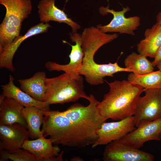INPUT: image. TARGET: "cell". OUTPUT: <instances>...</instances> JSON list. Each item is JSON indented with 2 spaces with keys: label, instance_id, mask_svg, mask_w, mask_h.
Instances as JSON below:
<instances>
[{
  "label": "cell",
  "instance_id": "obj_27",
  "mask_svg": "<svg viewBox=\"0 0 161 161\" xmlns=\"http://www.w3.org/2000/svg\"><path fill=\"white\" fill-rule=\"evenodd\" d=\"M157 66L158 69L159 70L161 71V60Z\"/></svg>",
  "mask_w": 161,
  "mask_h": 161
},
{
  "label": "cell",
  "instance_id": "obj_15",
  "mask_svg": "<svg viewBox=\"0 0 161 161\" xmlns=\"http://www.w3.org/2000/svg\"><path fill=\"white\" fill-rule=\"evenodd\" d=\"M55 0H41L38 5L40 21L48 23L50 21L65 23L71 27L72 32H76L80 29V25L69 18L64 11L55 4Z\"/></svg>",
  "mask_w": 161,
  "mask_h": 161
},
{
  "label": "cell",
  "instance_id": "obj_26",
  "mask_svg": "<svg viewBox=\"0 0 161 161\" xmlns=\"http://www.w3.org/2000/svg\"><path fill=\"white\" fill-rule=\"evenodd\" d=\"M71 161H83V159L81 157H75L72 158L70 160Z\"/></svg>",
  "mask_w": 161,
  "mask_h": 161
},
{
  "label": "cell",
  "instance_id": "obj_7",
  "mask_svg": "<svg viewBox=\"0 0 161 161\" xmlns=\"http://www.w3.org/2000/svg\"><path fill=\"white\" fill-rule=\"evenodd\" d=\"M106 145L103 154L104 161H153L154 160L153 154L120 140L113 141Z\"/></svg>",
  "mask_w": 161,
  "mask_h": 161
},
{
  "label": "cell",
  "instance_id": "obj_20",
  "mask_svg": "<svg viewBox=\"0 0 161 161\" xmlns=\"http://www.w3.org/2000/svg\"><path fill=\"white\" fill-rule=\"evenodd\" d=\"M44 111L35 106L24 107L22 110L30 137L32 140L38 138L42 134L40 127L43 123Z\"/></svg>",
  "mask_w": 161,
  "mask_h": 161
},
{
  "label": "cell",
  "instance_id": "obj_25",
  "mask_svg": "<svg viewBox=\"0 0 161 161\" xmlns=\"http://www.w3.org/2000/svg\"><path fill=\"white\" fill-rule=\"evenodd\" d=\"M157 23L161 25V11L159 12L156 16Z\"/></svg>",
  "mask_w": 161,
  "mask_h": 161
},
{
  "label": "cell",
  "instance_id": "obj_19",
  "mask_svg": "<svg viewBox=\"0 0 161 161\" xmlns=\"http://www.w3.org/2000/svg\"><path fill=\"white\" fill-rule=\"evenodd\" d=\"M46 78L45 73L39 71L30 78L17 80L23 91L35 100L43 102L47 89L45 83Z\"/></svg>",
  "mask_w": 161,
  "mask_h": 161
},
{
  "label": "cell",
  "instance_id": "obj_24",
  "mask_svg": "<svg viewBox=\"0 0 161 161\" xmlns=\"http://www.w3.org/2000/svg\"><path fill=\"white\" fill-rule=\"evenodd\" d=\"M154 58V60L152 63L153 66L155 67L161 60V46L157 51Z\"/></svg>",
  "mask_w": 161,
  "mask_h": 161
},
{
  "label": "cell",
  "instance_id": "obj_9",
  "mask_svg": "<svg viewBox=\"0 0 161 161\" xmlns=\"http://www.w3.org/2000/svg\"><path fill=\"white\" fill-rule=\"evenodd\" d=\"M133 116L117 122H104L97 131L98 138L92 145V148L107 145L115 140H120L135 129Z\"/></svg>",
  "mask_w": 161,
  "mask_h": 161
},
{
  "label": "cell",
  "instance_id": "obj_10",
  "mask_svg": "<svg viewBox=\"0 0 161 161\" xmlns=\"http://www.w3.org/2000/svg\"><path fill=\"white\" fill-rule=\"evenodd\" d=\"M72 42L75 43V45H72L66 41L63 40L64 43H66L72 47V49L69 55L70 61L68 64L62 65L52 61H48L45 64L46 69L49 71H62L70 75L76 76L80 75L83 67L84 53L82 47L81 35L76 32L69 33Z\"/></svg>",
  "mask_w": 161,
  "mask_h": 161
},
{
  "label": "cell",
  "instance_id": "obj_12",
  "mask_svg": "<svg viewBox=\"0 0 161 161\" xmlns=\"http://www.w3.org/2000/svg\"><path fill=\"white\" fill-rule=\"evenodd\" d=\"M136 128L120 140L139 149L147 141L161 140V118L143 123Z\"/></svg>",
  "mask_w": 161,
  "mask_h": 161
},
{
  "label": "cell",
  "instance_id": "obj_18",
  "mask_svg": "<svg viewBox=\"0 0 161 161\" xmlns=\"http://www.w3.org/2000/svg\"><path fill=\"white\" fill-rule=\"evenodd\" d=\"M144 36L137 45L138 52L146 57L154 58L161 46V25L156 23L151 28L146 29Z\"/></svg>",
  "mask_w": 161,
  "mask_h": 161
},
{
  "label": "cell",
  "instance_id": "obj_13",
  "mask_svg": "<svg viewBox=\"0 0 161 161\" xmlns=\"http://www.w3.org/2000/svg\"><path fill=\"white\" fill-rule=\"evenodd\" d=\"M42 134L38 138L24 143L22 148L36 156L39 161H63L64 151L61 152L57 145H53L49 139H46Z\"/></svg>",
  "mask_w": 161,
  "mask_h": 161
},
{
  "label": "cell",
  "instance_id": "obj_4",
  "mask_svg": "<svg viewBox=\"0 0 161 161\" xmlns=\"http://www.w3.org/2000/svg\"><path fill=\"white\" fill-rule=\"evenodd\" d=\"M6 9L0 25V52L20 35L22 24L32 11L30 0H0Z\"/></svg>",
  "mask_w": 161,
  "mask_h": 161
},
{
  "label": "cell",
  "instance_id": "obj_11",
  "mask_svg": "<svg viewBox=\"0 0 161 161\" xmlns=\"http://www.w3.org/2000/svg\"><path fill=\"white\" fill-rule=\"evenodd\" d=\"M27 129L18 123L0 124V150H5L13 153L22 148L24 142L30 138Z\"/></svg>",
  "mask_w": 161,
  "mask_h": 161
},
{
  "label": "cell",
  "instance_id": "obj_23",
  "mask_svg": "<svg viewBox=\"0 0 161 161\" xmlns=\"http://www.w3.org/2000/svg\"><path fill=\"white\" fill-rule=\"evenodd\" d=\"M21 149L13 153H10L5 150H0V161L10 160L14 161H39L35 155Z\"/></svg>",
  "mask_w": 161,
  "mask_h": 161
},
{
  "label": "cell",
  "instance_id": "obj_17",
  "mask_svg": "<svg viewBox=\"0 0 161 161\" xmlns=\"http://www.w3.org/2000/svg\"><path fill=\"white\" fill-rule=\"evenodd\" d=\"M0 124L18 123L27 129L26 122L22 113L24 107L23 106L13 99L6 97L0 103Z\"/></svg>",
  "mask_w": 161,
  "mask_h": 161
},
{
  "label": "cell",
  "instance_id": "obj_22",
  "mask_svg": "<svg viewBox=\"0 0 161 161\" xmlns=\"http://www.w3.org/2000/svg\"><path fill=\"white\" fill-rule=\"evenodd\" d=\"M127 79L131 83L145 89H161V71L159 70L141 75L131 72Z\"/></svg>",
  "mask_w": 161,
  "mask_h": 161
},
{
  "label": "cell",
  "instance_id": "obj_1",
  "mask_svg": "<svg viewBox=\"0 0 161 161\" xmlns=\"http://www.w3.org/2000/svg\"><path fill=\"white\" fill-rule=\"evenodd\" d=\"M107 83L109 91L97 107L100 115L106 120H119L133 116L137 102L145 89L128 80Z\"/></svg>",
  "mask_w": 161,
  "mask_h": 161
},
{
  "label": "cell",
  "instance_id": "obj_3",
  "mask_svg": "<svg viewBox=\"0 0 161 161\" xmlns=\"http://www.w3.org/2000/svg\"><path fill=\"white\" fill-rule=\"evenodd\" d=\"M41 131L53 144L78 148H84L82 139L70 120L59 111H44Z\"/></svg>",
  "mask_w": 161,
  "mask_h": 161
},
{
  "label": "cell",
  "instance_id": "obj_5",
  "mask_svg": "<svg viewBox=\"0 0 161 161\" xmlns=\"http://www.w3.org/2000/svg\"><path fill=\"white\" fill-rule=\"evenodd\" d=\"M138 99L133 116L136 127L146 122L161 118V89H145Z\"/></svg>",
  "mask_w": 161,
  "mask_h": 161
},
{
  "label": "cell",
  "instance_id": "obj_2",
  "mask_svg": "<svg viewBox=\"0 0 161 161\" xmlns=\"http://www.w3.org/2000/svg\"><path fill=\"white\" fill-rule=\"evenodd\" d=\"M47 91L44 102L49 106L75 102L80 98L88 100L84 91L83 79L81 75H70L64 73L58 76L47 78Z\"/></svg>",
  "mask_w": 161,
  "mask_h": 161
},
{
  "label": "cell",
  "instance_id": "obj_16",
  "mask_svg": "<svg viewBox=\"0 0 161 161\" xmlns=\"http://www.w3.org/2000/svg\"><path fill=\"white\" fill-rule=\"evenodd\" d=\"M14 78L11 75L8 83L1 86L2 94L5 97L16 100L24 107H37L44 111H49V105L44 102L37 100L16 86L14 83Z\"/></svg>",
  "mask_w": 161,
  "mask_h": 161
},
{
  "label": "cell",
  "instance_id": "obj_14",
  "mask_svg": "<svg viewBox=\"0 0 161 161\" xmlns=\"http://www.w3.org/2000/svg\"><path fill=\"white\" fill-rule=\"evenodd\" d=\"M51 26L48 23L41 22L31 27L23 35H19L0 52V66L10 71H14L13 60L14 55L21 43L26 39L39 34L46 32Z\"/></svg>",
  "mask_w": 161,
  "mask_h": 161
},
{
  "label": "cell",
  "instance_id": "obj_28",
  "mask_svg": "<svg viewBox=\"0 0 161 161\" xmlns=\"http://www.w3.org/2000/svg\"><path fill=\"white\" fill-rule=\"evenodd\" d=\"M160 139H161V133L160 135Z\"/></svg>",
  "mask_w": 161,
  "mask_h": 161
},
{
  "label": "cell",
  "instance_id": "obj_6",
  "mask_svg": "<svg viewBox=\"0 0 161 161\" xmlns=\"http://www.w3.org/2000/svg\"><path fill=\"white\" fill-rule=\"evenodd\" d=\"M99 10L100 14L103 16L108 13L113 16L112 19L109 24L103 26L99 24L97 26V27L103 32H119L134 35H135L134 31L140 25V19L139 16H135L128 18L125 16V13L130 10L128 6L123 7L122 10L116 11L110 9L109 6L106 7L102 6Z\"/></svg>",
  "mask_w": 161,
  "mask_h": 161
},
{
  "label": "cell",
  "instance_id": "obj_21",
  "mask_svg": "<svg viewBox=\"0 0 161 161\" xmlns=\"http://www.w3.org/2000/svg\"><path fill=\"white\" fill-rule=\"evenodd\" d=\"M124 63L126 68L137 75L146 74L154 71V69L152 62L146 57L135 52H132L126 57Z\"/></svg>",
  "mask_w": 161,
  "mask_h": 161
},
{
  "label": "cell",
  "instance_id": "obj_8",
  "mask_svg": "<svg viewBox=\"0 0 161 161\" xmlns=\"http://www.w3.org/2000/svg\"><path fill=\"white\" fill-rule=\"evenodd\" d=\"M94 57L92 55H84L83 67L80 73V75H83L86 82L90 84H102L104 77H113L114 74L118 72H131L129 69L120 66L117 62L104 64H97L94 61Z\"/></svg>",
  "mask_w": 161,
  "mask_h": 161
}]
</instances>
